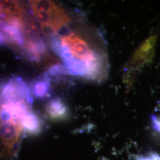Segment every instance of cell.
Listing matches in <instances>:
<instances>
[{"mask_svg":"<svg viewBox=\"0 0 160 160\" xmlns=\"http://www.w3.org/2000/svg\"><path fill=\"white\" fill-rule=\"evenodd\" d=\"M52 50L61 59L69 74L102 82L109 72L108 57L102 36L96 30L67 32L49 38Z\"/></svg>","mask_w":160,"mask_h":160,"instance_id":"obj_1","label":"cell"},{"mask_svg":"<svg viewBox=\"0 0 160 160\" xmlns=\"http://www.w3.org/2000/svg\"><path fill=\"white\" fill-rule=\"evenodd\" d=\"M32 103L30 90L20 78H12L0 88V160L16 157L25 133L23 119Z\"/></svg>","mask_w":160,"mask_h":160,"instance_id":"obj_2","label":"cell"},{"mask_svg":"<svg viewBox=\"0 0 160 160\" xmlns=\"http://www.w3.org/2000/svg\"><path fill=\"white\" fill-rule=\"evenodd\" d=\"M30 4L36 20L40 24L51 26L58 33L71 21L68 13L52 1H31Z\"/></svg>","mask_w":160,"mask_h":160,"instance_id":"obj_3","label":"cell"},{"mask_svg":"<svg viewBox=\"0 0 160 160\" xmlns=\"http://www.w3.org/2000/svg\"><path fill=\"white\" fill-rule=\"evenodd\" d=\"M46 114L53 121H63L68 119V107L63 100L59 98L52 99L47 104Z\"/></svg>","mask_w":160,"mask_h":160,"instance_id":"obj_4","label":"cell"},{"mask_svg":"<svg viewBox=\"0 0 160 160\" xmlns=\"http://www.w3.org/2000/svg\"><path fill=\"white\" fill-rule=\"evenodd\" d=\"M23 34L25 40L38 42L43 40L40 36V30L35 20L26 13L23 22Z\"/></svg>","mask_w":160,"mask_h":160,"instance_id":"obj_5","label":"cell"},{"mask_svg":"<svg viewBox=\"0 0 160 160\" xmlns=\"http://www.w3.org/2000/svg\"><path fill=\"white\" fill-rule=\"evenodd\" d=\"M23 125L25 132L30 135L39 133L42 128V123L39 116L32 109H30L25 114Z\"/></svg>","mask_w":160,"mask_h":160,"instance_id":"obj_6","label":"cell"},{"mask_svg":"<svg viewBox=\"0 0 160 160\" xmlns=\"http://www.w3.org/2000/svg\"><path fill=\"white\" fill-rule=\"evenodd\" d=\"M51 83L50 78L48 75L39 80H36L32 83L30 92L34 96L39 98H43L50 94Z\"/></svg>","mask_w":160,"mask_h":160,"instance_id":"obj_7","label":"cell"},{"mask_svg":"<svg viewBox=\"0 0 160 160\" xmlns=\"http://www.w3.org/2000/svg\"><path fill=\"white\" fill-rule=\"evenodd\" d=\"M46 74L49 77H57L62 75H68L69 74L67 69L65 68V67L63 65L60 64H55L49 68Z\"/></svg>","mask_w":160,"mask_h":160,"instance_id":"obj_8","label":"cell"},{"mask_svg":"<svg viewBox=\"0 0 160 160\" xmlns=\"http://www.w3.org/2000/svg\"><path fill=\"white\" fill-rule=\"evenodd\" d=\"M139 160H160V157L157 155H152L149 157L142 158Z\"/></svg>","mask_w":160,"mask_h":160,"instance_id":"obj_9","label":"cell"}]
</instances>
